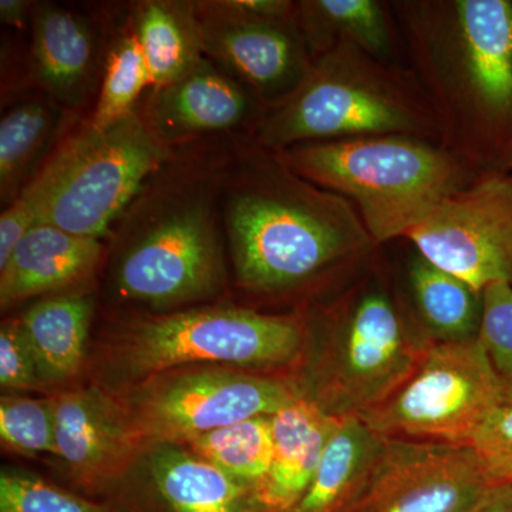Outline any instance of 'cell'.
I'll use <instances>...</instances> for the list:
<instances>
[{
    "label": "cell",
    "mask_w": 512,
    "mask_h": 512,
    "mask_svg": "<svg viewBox=\"0 0 512 512\" xmlns=\"http://www.w3.org/2000/svg\"><path fill=\"white\" fill-rule=\"evenodd\" d=\"M33 3L28 0H2L0 20L3 25L22 28L32 18Z\"/></svg>",
    "instance_id": "cell-35"
},
{
    "label": "cell",
    "mask_w": 512,
    "mask_h": 512,
    "mask_svg": "<svg viewBox=\"0 0 512 512\" xmlns=\"http://www.w3.org/2000/svg\"><path fill=\"white\" fill-rule=\"evenodd\" d=\"M73 134L72 163L40 222L103 241L175 150L161 143L138 110L106 128L86 120Z\"/></svg>",
    "instance_id": "cell-6"
},
{
    "label": "cell",
    "mask_w": 512,
    "mask_h": 512,
    "mask_svg": "<svg viewBox=\"0 0 512 512\" xmlns=\"http://www.w3.org/2000/svg\"><path fill=\"white\" fill-rule=\"evenodd\" d=\"M431 339L414 338L383 293H367L333 333L315 402L335 417L372 412L412 375Z\"/></svg>",
    "instance_id": "cell-8"
},
{
    "label": "cell",
    "mask_w": 512,
    "mask_h": 512,
    "mask_svg": "<svg viewBox=\"0 0 512 512\" xmlns=\"http://www.w3.org/2000/svg\"><path fill=\"white\" fill-rule=\"evenodd\" d=\"M30 73L40 93L77 110L99 92L106 50L92 19L56 3H35Z\"/></svg>",
    "instance_id": "cell-14"
},
{
    "label": "cell",
    "mask_w": 512,
    "mask_h": 512,
    "mask_svg": "<svg viewBox=\"0 0 512 512\" xmlns=\"http://www.w3.org/2000/svg\"><path fill=\"white\" fill-rule=\"evenodd\" d=\"M0 384L8 390L36 389L43 384L19 319H8L0 328Z\"/></svg>",
    "instance_id": "cell-33"
},
{
    "label": "cell",
    "mask_w": 512,
    "mask_h": 512,
    "mask_svg": "<svg viewBox=\"0 0 512 512\" xmlns=\"http://www.w3.org/2000/svg\"><path fill=\"white\" fill-rule=\"evenodd\" d=\"M55 399L56 456L74 476L101 483L123 470L140 443L133 419L97 389Z\"/></svg>",
    "instance_id": "cell-15"
},
{
    "label": "cell",
    "mask_w": 512,
    "mask_h": 512,
    "mask_svg": "<svg viewBox=\"0 0 512 512\" xmlns=\"http://www.w3.org/2000/svg\"><path fill=\"white\" fill-rule=\"evenodd\" d=\"M188 443L198 456L255 488L268 474L274 457L271 416L241 421Z\"/></svg>",
    "instance_id": "cell-26"
},
{
    "label": "cell",
    "mask_w": 512,
    "mask_h": 512,
    "mask_svg": "<svg viewBox=\"0 0 512 512\" xmlns=\"http://www.w3.org/2000/svg\"><path fill=\"white\" fill-rule=\"evenodd\" d=\"M466 512H512V487L495 484Z\"/></svg>",
    "instance_id": "cell-34"
},
{
    "label": "cell",
    "mask_w": 512,
    "mask_h": 512,
    "mask_svg": "<svg viewBox=\"0 0 512 512\" xmlns=\"http://www.w3.org/2000/svg\"><path fill=\"white\" fill-rule=\"evenodd\" d=\"M74 154V136L70 134L47 158L35 177L30 178L18 198L0 215V268L8 262L20 239L39 224L53 195L67 173Z\"/></svg>",
    "instance_id": "cell-28"
},
{
    "label": "cell",
    "mask_w": 512,
    "mask_h": 512,
    "mask_svg": "<svg viewBox=\"0 0 512 512\" xmlns=\"http://www.w3.org/2000/svg\"><path fill=\"white\" fill-rule=\"evenodd\" d=\"M480 330L477 339L495 372L512 393V285L494 282L481 293Z\"/></svg>",
    "instance_id": "cell-31"
},
{
    "label": "cell",
    "mask_w": 512,
    "mask_h": 512,
    "mask_svg": "<svg viewBox=\"0 0 512 512\" xmlns=\"http://www.w3.org/2000/svg\"><path fill=\"white\" fill-rule=\"evenodd\" d=\"M265 111L247 86L205 56L183 79L150 90L140 113L161 143L180 150L249 124L256 127Z\"/></svg>",
    "instance_id": "cell-13"
},
{
    "label": "cell",
    "mask_w": 512,
    "mask_h": 512,
    "mask_svg": "<svg viewBox=\"0 0 512 512\" xmlns=\"http://www.w3.org/2000/svg\"><path fill=\"white\" fill-rule=\"evenodd\" d=\"M493 485L470 446L384 439L348 512H466Z\"/></svg>",
    "instance_id": "cell-12"
},
{
    "label": "cell",
    "mask_w": 512,
    "mask_h": 512,
    "mask_svg": "<svg viewBox=\"0 0 512 512\" xmlns=\"http://www.w3.org/2000/svg\"><path fill=\"white\" fill-rule=\"evenodd\" d=\"M302 320L244 308H202L137 320L121 345L124 365L137 376L194 363L265 369L299 356Z\"/></svg>",
    "instance_id": "cell-5"
},
{
    "label": "cell",
    "mask_w": 512,
    "mask_h": 512,
    "mask_svg": "<svg viewBox=\"0 0 512 512\" xmlns=\"http://www.w3.org/2000/svg\"><path fill=\"white\" fill-rule=\"evenodd\" d=\"M92 315V298L70 292L42 299L20 316L43 384L63 382L79 372Z\"/></svg>",
    "instance_id": "cell-22"
},
{
    "label": "cell",
    "mask_w": 512,
    "mask_h": 512,
    "mask_svg": "<svg viewBox=\"0 0 512 512\" xmlns=\"http://www.w3.org/2000/svg\"><path fill=\"white\" fill-rule=\"evenodd\" d=\"M511 399L480 340H430L406 382L360 420L383 439L468 446Z\"/></svg>",
    "instance_id": "cell-4"
},
{
    "label": "cell",
    "mask_w": 512,
    "mask_h": 512,
    "mask_svg": "<svg viewBox=\"0 0 512 512\" xmlns=\"http://www.w3.org/2000/svg\"><path fill=\"white\" fill-rule=\"evenodd\" d=\"M468 446L494 484L512 487V399L485 420Z\"/></svg>",
    "instance_id": "cell-32"
},
{
    "label": "cell",
    "mask_w": 512,
    "mask_h": 512,
    "mask_svg": "<svg viewBox=\"0 0 512 512\" xmlns=\"http://www.w3.org/2000/svg\"><path fill=\"white\" fill-rule=\"evenodd\" d=\"M430 264L483 293L512 285V175L493 174L448 197L406 235Z\"/></svg>",
    "instance_id": "cell-10"
},
{
    "label": "cell",
    "mask_w": 512,
    "mask_h": 512,
    "mask_svg": "<svg viewBox=\"0 0 512 512\" xmlns=\"http://www.w3.org/2000/svg\"><path fill=\"white\" fill-rule=\"evenodd\" d=\"M228 151L175 150L117 222L114 292L154 309L201 301L224 285L221 188Z\"/></svg>",
    "instance_id": "cell-2"
},
{
    "label": "cell",
    "mask_w": 512,
    "mask_h": 512,
    "mask_svg": "<svg viewBox=\"0 0 512 512\" xmlns=\"http://www.w3.org/2000/svg\"><path fill=\"white\" fill-rule=\"evenodd\" d=\"M64 114L46 94L16 101L0 119V198L8 207L29 183Z\"/></svg>",
    "instance_id": "cell-23"
},
{
    "label": "cell",
    "mask_w": 512,
    "mask_h": 512,
    "mask_svg": "<svg viewBox=\"0 0 512 512\" xmlns=\"http://www.w3.org/2000/svg\"><path fill=\"white\" fill-rule=\"evenodd\" d=\"M128 22L146 59L150 90L183 79L205 57L194 2L144 0L134 5Z\"/></svg>",
    "instance_id": "cell-21"
},
{
    "label": "cell",
    "mask_w": 512,
    "mask_h": 512,
    "mask_svg": "<svg viewBox=\"0 0 512 512\" xmlns=\"http://www.w3.org/2000/svg\"><path fill=\"white\" fill-rule=\"evenodd\" d=\"M338 420L305 394L272 414L274 457L264 480L255 485L262 511L289 512L299 503Z\"/></svg>",
    "instance_id": "cell-17"
},
{
    "label": "cell",
    "mask_w": 512,
    "mask_h": 512,
    "mask_svg": "<svg viewBox=\"0 0 512 512\" xmlns=\"http://www.w3.org/2000/svg\"><path fill=\"white\" fill-rule=\"evenodd\" d=\"M296 20L309 53L325 52L330 35L340 33L370 52L387 46L382 9L370 0H316L296 6Z\"/></svg>",
    "instance_id": "cell-27"
},
{
    "label": "cell",
    "mask_w": 512,
    "mask_h": 512,
    "mask_svg": "<svg viewBox=\"0 0 512 512\" xmlns=\"http://www.w3.org/2000/svg\"><path fill=\"white\" fill-rule=\"evenodd\" d=\"M272 153L293 173L352 200L375 242L406 237L468 183L458 158L403 136L315 141Z\"/></svg>",
    "instance_id": "cell-3"
},
{
    "label": "cell",
    "mask_w": 512,
    "mask_h": 512,
    "mask_svg": "<svg viewBox=\"0 0 512 512\" xmlns=\"http://www.w3.org/2000/svg\"><path fill=\"white\" fill-rule=\"evenodd\" d=\"M410 284L431 340L466 342L477 338L483 311L480 293L423 256L414 259Z\"/></svg>",
    "instance_id": "cell-24"
},
{
    "label": "cell",
    "mask_w": 512,
    "mask_h": 512,
    "mask_svg": "<svg viewBox=\"0 0 512 512\" xmlns=\"http://www.w3.org/2000/svg\"><path fill=\"white\" fill-rule=\"evenodd\" d=\"M147 467L167 512H264L252 485L175 443L154 444Z\"/></svg>",
    "instance_id": "cell-19"
},
{
    "label": "cell",
    "mask_w": 512,
    "mask_h": 512,
    "mask_svg": "<svg viewBox=\"0 0 512 512\" xmlns=\"http://www.w3.org/2000/svg\"><path fill=\"white\" fill-rule=\"evenodd\" d=\"M101 239L79 237L55 225H35L0 268L2 311L28 299L86 281L100 264Z\"/></svg>",
    "instance_id": "cell-16"
},
{
    "label": "cell",
    "mask_w": 512,
    "mask_h": 512,
    "mask_svg": "<svg viewBox=\"0 0 512 512\" xmlns=\"http://www.w3.org/2000/svg\"><path fill=\"white\" fill-rule=\"evenodd\" d=\"M208 59L247 86L266 110L301 89L313 63L296 16L254 15L234 0L194 2Z\"/></svg>",
    "instance_id": "cell-11"
},
{
    "label": "cell",
    "mask_w": 512,
    "mask_h": 512,
    "mask_svg": "<svg viewBox=\"0 0 512 512\" xmlns=\"http://www.w3.org/2000/svg\"><path fill=\"white\" fill-rule=\"evenodd\" d=\"M338 53L313 63L301 89L255 127V144L278 151L296 144L345 137L416 133L427 119L406 97L369 73L349 67Z\"/></svg>",
    "instance_id": "cell-7"
},
{
    "label": "cell",
    "mask_w": 512,
    "mask_h": 512,
    "mask_svg": "<svg viewBox=\"0 0 512 512\" xmlns=\"http://www.w3.org/2000/svg\"><path fill=\"white\" fill-rule=\"evenodd\" d=\"M151 89L143 50L130 22L106 47L103 73L90 126L106 128L136 113L144 90Z\"/></svg>",
    "instance_id": "cell-25"
},
{
    "label": "cell",
    "mask_w": 512,
    "mask_h": 512,
    "mask_svg": "<svg viewBox=\"0 0 512 512\" xmlns=\"http://www.w3.org/2000/svg\"><path fill=\"white\" fill-rule=\"evenodd\" d=\"M55 436V399H0V439L10 450L25 456L56 454Z\"/></svg>",
    "instance_id": "cell-29"
},
{
    "label": "cell",
    "mask_w": 512,
    "mask_h": 512,
    "mask_svg": "<svg viewBox=\"0 0 512 512\" xmlns=\"http://www.w3.org/2000/svg\"><path fill=\"white\" fill-rule=\"evenodd\" d=\"M221 211L238 284L255 293L301 288L375 242L345 198L259 146L228 151Z\"/></svg>",
    "instance_id": "cell-1"
},
{
    "label": "cell",
    "mask_w": 512,
    "mask_h": 512,
    "mask_svg": "<svg viewBox=\"0 0 512 512\" xmlns=\"http://www.w3.org/2000/svg\"><path fill=\"white\" fill-rule=\"evenodd\" d=\"M0 512H107L42 478L16 471L0 476Z\"/></svg>",
    "instance_id": "cell-30"
},
{
    "label": "cell",
    "mask_w": 512,
    "mask_h": 512,
    "mask_svg": "<svg viewBox=\"0 0 512 512\" xmlns=\"http://www.w3.org/2000/svg\"><path fill=\"white\" fill-rule=\"evenodd\" d=\"M301 396L295 384L276 377L200 370L148 387L138 397L131 419L141 439L188 443L241 421L272 416Z\"/></svg>",
    "instance_id": "cell-9"
},
{
    "label": "cell",
    "mask_w": 512,
    "mask_h": 512,
    "mask_svg": "<svg viewBox=\"0 0 512 512\" xmlns=\"http://www.w3.org/2000/svg\"><path fill=\"white\" fill-rule=\"evenodd\" d=\"M512 164V163H511Z\"/></svg>",
    "instance_id": "cell-36"
},
{
    "label": "cell",
    "mask_w": 512,
    "mask_h": 512,
    "mask_svg": "<svg viewBox=\"0 0 512 512\" xmlns=\"http://www.w3.org/2000/svg\"><path fill=\"white\" fill-rule=\"evenodd\" d=\"M468 83L484 113L512 124V3H456Z\"/></svg>",
    "instance_id": "cell-18"
},
{
    "label": "cell",
    "mask_w": 512,
    "mask_h": 512,
    "mask_svg": "<svg viewBox=\"0 0 512 512\" xmlns=\"http://www.w3.org/2000/svg\"><path fill=\"white\" fill-rule=\"evenodd\" d=\"M383 443L362 420L339 417L311 485L289 512L348 511L362 494Z\"/></svg>",
    "instance_id": "cell-20"
}]
</instances>
